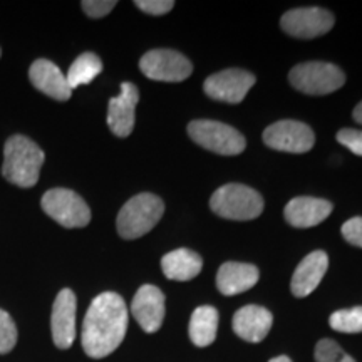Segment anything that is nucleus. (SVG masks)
<instances>
[{
	"mask_svg": "<svg viewBox=\"0 0 362 362\" xmlns=\"http://www.w3.org/2000/svg\"><path fill=\"white\" fill-rule=\"evenodd\" d=\"M210 206L221 218L247 221L264 211V198L247 185L230 183L211 194Z\"/></svg>",
	"mask_w": 362,
	"mask_h": 362,
	"instance_id": "obj_4",
	"label": "nucleus"
},
{
	"mask_svg": "<svg viewBox=\"0 0 362 362\" xmlns=\"http://www.w3.org/2000/svg\"><path fill=\"white\" fill-rule=\"evenodd\" d=\"M128 307L116 292H103L90 302L83 322V349L93 359H103L121 346L128 330Z\"/></svg>",
	"mask_w": 362,
	"mask_h": 362,
	"instance_id": "obj_1",
	"label": "nucleus"
},
{
	"mask_svg": "<svg viewBox=\"0 0 362 362\" xmlns=\"http://www.w3.org/2000/svg\"><path fill=\"white\" fill-rule=\"evenodd\" d=\"M218 310L211 305H202L194 309L189 319V339L194 346L208 347L214 344L218 330Z\"/></svg>",
	"mask_w": 362,
	"mask_h": 362,
	"instance_id": "obj_21",
	"label": "nucleus"
},
{
	"mask_svg": "<svg viewBox=\"0 0 362 362\" xmlns=\"http://www.w3.org/2000/svg\"><path fill=\"white\" fill-rule=\"evenodd\" d=\"M329 269V257L322 250L309 253L304 260L298 264L292 277V293L298 298L310 296L312 292L322 282L325 272Z\"/></svg>",
	"mask_w": 362,
	"mask_h": 362,
	"instance_id": "obj_18",
	"label": "nucleus"
},
{
	"mask_svg": "<svg viewBox=\"0 0 362 362\" xmlns=\"http://www.w3.org/2000/svg\"><path fill=\"white\" fill-rule=\"evenodd\" d=\"M352 116H354V119L357 121V123L362 124V101L354 107V112H352Z\"/></svg>",
	"mask_w": 362,
	"mask_h": 362,
	"instance_id": "obj_30",
	"label": "nucleus"
},
{
	"mask_svg": "<svg viewBox=\"0 0 362 362\" xmlns=\"http://www.w3.org/2000/svg\"><path fill=\"white\" fill-rule=\"evenodd\" d=\"M282 29L292 37L314 39L327 34L334 27V16L320 7L293 8L280 19Z\"/></svg>",
	"mask_w": 362,
	"mask_h": 362,
	"instance_id": "obj_10",
	"label": "nucleus"
},
{
	"mask_svg": "<svg viewBox=\"0 0 362 362\" xmlns=\"http://www.w3.org/2000/svg\"><path fill=\"white\" fill-rule=\"evenodd\" d=\"M165 296L155 285H143L131 302V314L144 332L160 330L165 320Z\"/></svg>",
	"mask_w": 362,
	"mask_h": 362,
	"instance_id": "obj_13",
	"label": "nucleus"
},
{
	"mask_svg": "<svg viewBox=\"0 0 362 362\" xmlns=\"http://www.w3.org/2000/svg\"><path fill=\"white\" fill-rule=\"evenodd\" d=\"M274 315L260 305H245L233 315V330L240 339L247 342H262L269 336Z\"/></svg>",
	"mask_w": 362,
	"mask_h": 362,
	"instance_id": "obj_16",
	"label": "nucleus"
},
{
	"mask_svg": "<svg viewBox=\"0 0 362 362\" xmlns=\"http://www.w3.org/2000/svg\"><path fill=\"white\" fill-rule=\"evenodd\" d=\"M330 327L344 334H359L362 332V307L337 310L330 315Z\"/></svg>",
	"mask_w": 362,
	"mask_h": 362,
	"instance_id": "obj_23",
	"label": "nucleus"
},
{
	"mask_svg": "<svg viewBox=\"0 0 362 362\" xmlns=\"http://www.w3.org/2000/svg\"><path fill=\"white\" fill-rule=\"evenodd\" d=\"M103 71V62L94 52H84L72 62V66L67 71L66 78L67 84L71 89L79 88V86L89 84L90 81L98 78V74H101Z\"/></svg>",
	"mask_w": 362,
	"mask_h": 362,
	"instance_id": "obj_22",
	"label": "nucleus"
},
{
	"mask_svg": "<svg viewBox=\"0 0 362 362\" xmlns=\"http://www.w3.org/2000/svg\"><path fill=\"white\" fill-rule=\"evenodd\" d=\"M76 293L71 288H62L54 300L51 315L52 341L59 349H69L76 341Z\"/></svg>",
	"mask_w": 362,
	"mask_h": 362,
	"instance_id": "obj_12",
	"label": "nucleus"
},
{
	"mask_svg": "<svg viewBox=\"0 0 362 362\" xmlns=\"http://www.w3.org/2000/svg\"><path fill=\"white\" fill-rule=\"evenodd\" d=\"M0 56H2V51H0Z\"/></svg>",
	"mask_w": 362,
	"mask_h": 362,
	"instance_id": "obj_32",
	"label": "nucleus"
},
{
	"mask_svg": "<svg viewBox=\"0 0 362 362\" xmlns=\"http://www.w3.org/2000/svg\"><path fill=\"white\" fill-rule=\"evenodd\" d=\"M188 134L198 146L216 155L237 156L247 146L243 134L232 126L211 119H197L188 124Z\"/></svg>",
	"mask_w": 362,
	"mask_h": 362,
	"instance_id": "obj_6",
	"label": "nucleus"
},
{
	"mask_svg": "<svg viewBox=\"0 0 362 362\" xmlns=\"http://www.w3.org/2000/svg\"><path fill=\"white\" fill-rule=\"evenodd\" d=\"M17 344V327L12 317L0 309V354H8Z\"/></svg>",
	"mask_w": 362,
	"mask_h": 362,
	"instance_id": "obj_25",
	"label": "nucleus"
},
{
	"mask_svg": "<svg viewBox=\"0 0 362 362\" xmlns=\"http://www.w3.org/2000/svg\"><path fill=\"white\" fill-rule=\"evenodd\" d=\"M165 214V203L153 193H139L121 208L117 215V233L124 240L143 237L158 225Z\"/></svg>",
	"mask_w": 362,
	"mask_h": 362,
	"instance_id": "obj_3",
	"label": "nucleus"
},
{
	"mask_svg": "<svg viewBox=\"0 0 362 362\" xmlns=\"http://www.w3.org/2000/svg\"><path fill=\"white\" fill-rule=\"evenodd\" d=\"M315 362H356L349 354L342 351L332 339H322L315 346Z\"/></svg>",
	"mask_w": 362,
	"mask_h": 362,
	"instance_id": "obj_24",
	"label": "nucleus"
},
{
	"mask_svg": "<svg viewBox=\"0 0 362 362\" xmlns=\"http://www.w3.org/2000/svg\"><path fill=\"white\" fill-rule=\"evenodd\" d=\"M342 237L351 245L362 248V216H356V218L347 220L342 225Z\"/></svg>",
	"mask_w": 362,
	"mask_h": 362,
	"instance_id": "obj_29",
	"label": "nucleus"
},
{
	"mask_svg": "<svg viewBox=\"0 0 362 362\" xmlns=\"http://www.w3.org/2000/svg\"><path fill=\"white\" fill-rule=\"evenodd\" d=\"M29 79L35 89L57 101H67L72 94L66 74L47 59H37L30 66Z\"/></svg>",
	"mask_w": 362,
	"mask_h": 362,
	"instance_id": "obj_15",
	"label": "nucleus"
},
{
	"mask_svg": "<svg viewBox=\"0 0 362 362\" xmlns=\"http://www.w3.org/2000/svg\"><path fill=\"white\" fill-rule=\"evenodd\" d=\"M134 6L149 16H165L175 7L173 0H136Z\"/></svg>",
	"mask_w": 362,
	"mask_h": 362,
	"instance_id": "obj_28",
	"label": "nucleus"
},
{
	"mask_svg": "<svg viewBox=\"0 0 362 362\" xmlns=\"http://www.w3.org/2000/svg\"><path fill=\"white\" fill-rule=\"evenodd\" d=\"M139 101V90L133 83L121 84L119 96L112 98L107 106V126L117 138H126L133 133L136 119V106Z\"/></svg>",
	"mask_w": 362,
	"mask_h": 362,
	"instance_id": "obj_14",
	"label": "nucleus"
},
{
	"mask_svg": "<svg viewBox=\"0 0 362 362\" xmlns=\"http://www.w3.org/2000/svg\"><path fill=\"white\" fill-rule=\"evenodd\" d=\"M44 160V151L33 139L21 134L11 136L4 148V178L21 188L34 187L39 181Z\"/></svg>",
	"mask_w": 362,
	"mask_h": 362,
	"instance_id": "obj_2",
	"label": "nucleus"
},
{
	"mask_svg": "<svg viewBox=\"0 0 362 362\" xmlns=\"http://www.w3.org/2000/svg\"><path fill=\"white\" fill-rule=\"evenodd\" d=\"M42 210L64 228H83L89 225L90 210L78 193L67 188H54L44 193Z\"/></svg>",
	"mask_w": 362,
	"mask_h": 362,
	"instance_id": "obj_7",
	"label": "nucleus"
},
{
	"mask_svg": "<svg viewBox=\"0 0 362 362\" xmlns=\"http://www.w3.org/2000/svg\"><path fill=\"white\" fill-rule=\"evenodd\" d=\"M337 141L346 146L357 156H362V131L359 129H341L337 133Z\"/></svg>",
	"mask_w": 362,
	"mask_h": 362,
	"instance_id": "obj_27",
	"label": "nucleus"
},
{
	"mask_svg": "<svg viewBox=\"0 0 362 362\" xmlns=\"http://www.w3.org/2000/svg\"><path fill=\"white\" fill-rule=\"evenodd\" d=\"M116 6V0H84V2L81 4L83 11L88 13L89 17H93V19H101V17L107 16Z\"/></svg>",
	"mask_w": 362,
	"mask_h": 362,
	"instance_id": "obj_26",
	"label": "nucleus"
},
{
	"mask_svg": "<svg viewBox=\"0 0 362 362\" xmlns=\"http://www.w3.org/2000/svg\"><path fill=\"white\" fill-rule=\"evenodd\" d=\"M264 143L272 149L293 155L310 151L315 144V134L305 123L293 119H284L270 124L264 131Z\"/></svg>",
	"mask_w": 362,
	"mask_h": 362,
	"instance_id": "obj_9",
	"label": "nucleus"
},
{
	"mask_svg": "<svg viewBox=\"0 0 362 362\" xmlns=\"http://www.w3.org/2000/svg\"><path fill=\"white\" fill-rule=\"evenodd\" d=\"M291 84L309 96H325L336 93L346 83V74L330 62H302L288 74Z\"/></svg>",
	"mask_w": 362,
	"mask_h": 362,
	"instance_id": "obj_5",
	"label": "nucleus"
},
{
	"mask_svg": "<svg viewBox=\"0 0 362 362\" xmlns=\"http://www.w3.org/2000/svg\"><path fill=\"white\" fill-rule=\"evenodd\" d=\"M269 362H292V361L288 359L287 356H279V357H274V359H270Z\"/></svg>",
	"mask_w": 362,
	"mask_h": 362,
	"instance_id": "obj_31",
	"label": "nucleus"
},
{
	"mask_svg": "<svg viewBox=\"0 0 362 362\" xmlns=\"http://www.w3.org/2000/svg\"><path fill=\"white\" fill-rule=\"evenodd\" d=\"M139 69L153 81L181 83L192 76L193 66L181 52L171 51V49H155L141 57Z\"/></svg>",
	"mask_w": 362,
	"mask_h": 362,
	"instance_id": "obj_8",
	"label": "nucleus"
},
{
	"mask_svg": "<svg viewBox=\"0 0 362 362\" xmlns=\"http://www.w3.org/2000/svg\"><path fill=\"white\" fill-rule=\"evenodd\" d=\"M203 260L197 252L188 250V248H178L166 253L161 259V269L166 279L178 280V282H187L197 277L202 272Z\"/></svg>",
	"mask_w": 362,
	"mask_h": 362,
	"instance_id": "obj_20",
	"label": "nucleus"
},
{
	"mask_svg": "<svg viewBox=\"0 0 362 362\" xmlns=\"http://www.w3.org/2000/svg\"><path fill=\"white\" fill-rule=\"evenodd\" d=\"M260 272L252 264L226 262L216 274V287L223 296H237L247 292L259 282Z\"/></svg>",
	"mask_w": 362,
	"mask_h": 362,
	"instance_id": "obj_19",
	"label": "nucleus"
},
{
	"mask_svg": "<svg viewBox=\"0 0 362 362\" xmlns=\"http://www.w3.org/2000/svg\"><path fill=\"white\" fill-rule=\"evenodd\" d=\"M332 214V203L322 198L298 197L287 203L284 210L285 220L296 228H310Z\"/></svg>",
	"mask_w": 362,
	"mask_h": 362,
	"instance_id": "obj_17",
	"label": "nucleus"
},
{
	"mask_svg": "<svg viewBox=\"0 0 362 362\" xmlns=\"http://www.w3.org/2000/svg\"><path fill=\"white\" fill-rule=\"evenodd\" d=\"M255 84V76L243 69H226L211 74L205 81L203 89L208 98L215 101L238 104L242 103L248 90Z\"/></svg>",
	"mask_w": 362,
	"mask_h": 362,
	"instance_id": "obj_11",
	"label": "nucleus"
}]
</instances>
